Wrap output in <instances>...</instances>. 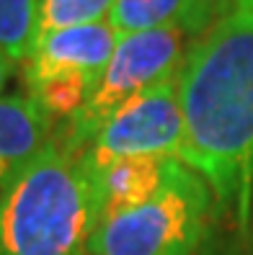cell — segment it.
<instances>
[{
    "instance_id": "cell-8",
    "label": "cell",
    "mask_w": 253,
    "mask_h": 255,
    "mask_svg": "<svg viewBox=\"0 0 253 255\" xmlns=\"http://www.w3.org/2000/svg\"><path fill=\"white\" fill-rule=\"evenodd\" d=\"M171 157H124L103 168H88L93 178L101 222L153 199L166 181Z\"/></svg>"
},
{
    "instance_id": "cell-6",
    "label": "cell",
    "mask_w": 253,
    "mask_h": 255,
    "mask_svg": "<svg viewBox=\"0 0 253 255\" xmlns=\"http://www.w3.org/2000/svg\"><path fill=\"white\" fill-rule=\"evenodd\" d=\"M186 122L178 98V75L119 109L80 152L85 168H103L124 157H178Z\"/></svg>"
},
{
    "instance_id": "cell-1",
    "label": "cell",
    "mask_w": 253,
    "mask_h": 255,
    "mask_svg": "<svg viewBox=\"0 0 253 255\" xmlns=\"http://www.w3.org/2000/svg\"><path fill=\"white\" fill-rule=\"evenodd\" d=\"M181 160L212 193V222L253 243V10L230 8L194 39L178 72Z\"/></svg>"
},
{
    "instance_id": "cell-10",
    "label": "cell",
    "mask_w": 253,
    "mask_h": 255,
    "mask_svg": "<svg viewBox=\"0 0 253 255\" xmlns=\"http://www.w3.org/2000/svg\"><path fill=\"white\" fill-rule=\"evenodd\" d=\"M39 36L36 0H0V52L23 65Z\"/></svg>"
},
{
    "instance_id": "cell-5",
    "label": "cell",
    "mask_w": 253,
    "mask_h": 255,
    "mask_svg": "<svg viewBox=\"0 0 253 255\" xmlns=\"http://www.w3.org/2000/svg\"><path fill=\"white\" fill-rule=\"evenodd\" d=\"M116 41L119 34L109 21L70 26L39 36L21 65L26 96L52 119L54 127L67 124L91 98Z\"/></svg>"
},
{
    "instance_id": "cell-14",
    "label": "cell",
    "mask_w": 253,
    "mask_h": 255,
    "mask_svg": "<svg viewBox=\"0 0 253 255\" xmlns=\"http://www.w3.org/2000/svg\"><path fill=\"white\" fill-rule=\"evenodd\" d=\"M230 8H251L253 10V0H230Z\"/></svg>"
},
{
    "instance_id": "cell-4",
    "label": "cell",
    "mask_w": 253,
    "mask_h": 255,
    "mask_svg": "<svg viewBox=\"0 0 253 255\" xmlns=\"http://www.w3.org/2000/svg\"><path fill=\"white\" fill-rule=\"evenodd\" d=\"M194 39V34L178 26L119 36L116 49L106 70L101 72L91 98L67 124L54 129V137L70 152L80 155L119 109L181 72Z\"/></svg>"
},
{
    "instance_id": "cell-9",
    "label": "cell",
    "mask_w": 253,
    "mask_h": 255,
    "mask_svg": "<svg viewBox=\"0 0 253 255\" xmlns=\"http://www.w3.org/2000/svg\"><path fill=\"white\" fill-rule=\"evenodd\" d=\"M106 21L119 36L171 26L186 28L189 34L202 36L212 26L194 0H114Z\"/></svg>"
},
{
    "instance_id": "cell-13",
    "label": "cell",
    "mask_w": 253,
    "mask_h": 255,
    "mask_svg": "<svg viewBox=\"0 0 253 255\" xmlns=\"http://www.w3.org/2000/svg\"><path fill=\"white\" fill-rule=\"evenodd\" d=\"M18 65H13L10 59L0 52V96H3V91H5V85H8V80H10V75H13V70H16Z\"/></svg>"
},
{
    "instance_id": "cell-7",
    "label": "cell",
    "mask_w": 253,
    "mask_h": 255,
    "mask_svg": "<svg viewBox=\"0 0 253 255\" xmlns=\"http://www.w3.org/2000/svg\"><path fill=\"white\" fill-rule=\"evenodd\" d=\"M52 137V119L26 93L0 96V196Z\"/></svg>"
},
{
    "instance_id": "cell-11",
    "label": "cell",
    "mask_w": 253,
    "mask_h": 255,
    "mask_svg": "<svg viewBox=\"0 0 253 255\" xmlns=\"http://www.w3.org/2000/svg\"><path fill=\"white\" fill-rule=\"evenodd\" d=\"M111 5L114 0H36L39 36L49 31H59V28H70V26L106 21Z\"/></svg>"
},
{
    "instance_id": "cell-3",
    "label": "cell",
    "mask_w": 253,
    "mask_h": 255,
    "mask_svg": "<svg viewBox=\"0 0 253 255\" xmlns=\"http://www.w3.org/2000/svg\"><path fill=\"white\" fill-rule=\"evenodd\" d=\"M210 224V186L184 160L171 157L155 196L101 222L88 255H194Z\"/></svg>"
},
{
    "instance_id": "cell-12",
    "label": "cell",
    "mask_w": 253,
    "mask_h": 255,
    "mask_svg": "<svg viewBox=\"0 0 253 255\" xmlns=\"http://www.w3.org/2000/svg\"><path fill=\"white\" fill-rule=\"evenodd\" d=\"M194 3L210 23H215L217 18H222L230 10V0H194Z\"/></svg>"
},
{
    "instance_id": "cell-2",
    "label": "cell",
    "mask_w": 253,
    "mask_h": 255,
    "mask_svg": "<svg viewBox=\"0 0 253 255\" xmlns=\"http://www.w3.org/2000/svg\"><path fill=\"white\" fill-rule=\"evenodd\" d=\"M98 224L91 173L52 137L0 196V255H88Z\"/></svg>"
}]
</instances>
